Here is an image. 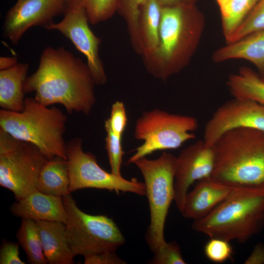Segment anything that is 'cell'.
<instances>
[{"instance_id":"obj_38","label":"cell","mask_w":264,"mask_h":264,"mask_svg":"<svg viewBox=\"0 0 264 264\" xmlns=\"http://www.w3.org/2000/svg\"><path fill=\"white\" fill-rule=\"evenodd\" d=\"M21 0H17V1H21Z\"/></svg>"},{"instance_id":"obj_27","label":"cell","mask_w":264,"mask_h":264,"mask_svg":"<svg viewBox=\"0 0 264 264\" xmlns=\"http://www.w3.org/2000/svg\"><path fill=\"white\" fill-rule=\"evenodd\" d=\"M264 29V0H259L244 21L226 42L232 43Z\"/></svg>"},{"instance_id":"obj_36","label":"cell","mask_w":264,"mask_h":264,"mask_svg":"<svg viewBox=\"0 0 264 264\" xmlns=\"http://www.w3.org/2000/svg\"><path fill=\"white\" fill-rule=\"evenodd\" d=\"M18 64V60L14 57H0V70L10 68Z\"/></svg>"},{"instance_id":"obj_4","label":"cell","mask_w":264,"mask_h":264,"mask_svg":"<svg viewBox=\"0 0 264 264\" xmlns=\"http://www.w3.org/2000/svg\"><path fill=\"white\" fill-rule=\"evenodd\" d=\"M264 224V189L234 190L192 229L211 238L244 242Z\"/></svg>"},{"instance_id":"obj_8","label":"cell","mask_w":264,"mask_h":264,"mask_svg":"<svg viewBox=\"0 0 264 264\" xmlns=\"http://www.w3.org/2000/svg\"><path fill=\"white\" fill-rule=\"evenodd\" d=\"M198 127L197 119L191 116L170 113L158 109L143 112L135 122L134 137L144 142L127 162L133 163L158 150L178 148L196 137L193 132Z\"/></svg>"},{"instance_id":"obj_17","label":"cell","mask_w":264,"mask_h":264,"mask_svg":"<svg viewBox=\"0 0 264 264\" xmlns=\"http://www.w3.org/2000/svg\"><path fill=\"white\" fill-rule=\"evenodd\" d=\"M217 63L231 59L247 60L264 76V29L252 33L217 49L212 54Z\"/></svg>"},{"instance_id":"obj_30","label":"cell","mask_w":264,"mask_h":264,"mask_svg":"<svg viewBox=\"0 0 264 264\" xmlns=\"http://www.w3.org/2000/svg\"><path fill=\"white\" fill-rule=\"evenodd\" d=\"M154 255L149 262L152 264H185L180 248L176 241L166 242L154 252Z\"/></svg>"},{"instance_id":"obj_2","label":"cell","mask_w":264,"mask_h":264,"mask_svg":"<svg viewBox=\"0 0 264 264\" xmlns=\"http://www.w3.org/2000/svg\"><path fill=\"white\" fill-rule=\"evenodd\" d=\"M204 25L196 5L162 7L157 45L141 55L148 72L162 81L180 72L195 53Z\"/></svg>"},{"instance_id":"obj_22","label":"cell","mask_w":264,"mask_h":264,"mask_svg":"<svg viewBox=\"0 0 264 264\" xmlns=\"http://www.w3.org/2000/svg\"><path fill=\"white\" fill-rule=\"evenodd\" d=\"M162 8L156 0H145L141 6L139 23L143 54L152 51L157 45Z\"/></svg>"},{"instance_id":"obj_35","label":"cell","mask_w":264,"mask_h":264,"mask_svg":"<svg viewBox=\"0 0 264 264\" xmlns=\"http://www.w3.org/2000/svg\"><path fill=\"white\" fill-rule=\"evenodd\" d=\"M162 7L196 5L198 0H156Z\"/></svg>"},{"instance_id":"obj_32","label":"cell","mask_w":264,"mask_h":264,"mask_svg":"<svg viewBox=\"0 0 264 264\" xmlns=\"http://www.w3.org/2000/svg\"><path fill=\"white\" fill-rule=\"evenodd\" d=\"M20 243L3 240L0 249V264H25L19 256Z\"/></svg>"},{"instance_id":"obj_21","label":"cell","mask_w":264,"mask_h":264,"mask_svg":"<svg viewBox=\"0 0 264 264\" xmlns=\"http://www.w3.org/2000/svg\"><path fill=\"white\" fill-rule=\"evenodd\" d=\"M226 86L234 97L264 105V80L251 68L241 67L237 73L229 76Z\"/></svg>"},{"instance_id":"obj_11","label":"cell","mask_w":264,"mask_h":264,"mask_svg":"<svg viewBox=\"0 0 264 264\" xmlns=\"http://www.w3.org/2000/svg\"><path fill=\"white\" fill-rule=\"evenodd\" d=\"M63 19L44 28L60 32L69 40L87 58V64L97 85H104L107 76L99 54L101 39L91 31L85 9L82 7L66 10Z\"/></svg>"},{"instance_id":"obj_12","label":"cell","mask_w":264,"mask_h":264,"mask_svg":"<svg viewBox=\"0 0 264 264\" xmlns=\"http://www.w3.org/2000/svg\"><path fill=\"white\" fill-rule=\"evenodd\" d=\"M240 128L264 132V105L251 99L235 97L226 101L206 123L203 140L212 147L223 133Z\"/></svg>"},{"instance_id":"obj_3","label":"cell","mask_w":264,"mask_h":264,"mask_svg":"<svg viewBox=\"0 0 264 264\" xmlns=\"http://www.w3.org/2000/svg\"><path fill=\"white\" fill-rule=\"evenodd\" d=\"M210 177L235 190L264 189V132L240 128L223 133L213 146Z\"/></svg>"},{"instance_id":"obj_9","label":"cell","mask_w":264,"mask_h":264,"mask_svg":"<svg viewBox=\"0 0 264 264\" xmlns=\"http://www.w3.org/2000/svg\"><path fill=\"white\" fill-rule=\"evenodd\" d=\"M48 159L32 143L0 128V185L17 200L37 190L40 172Z\"/></svg>"},{"instance_id":"obj_16","label":"cell","mask_w":264,"mask_h":264,"mask_svg":"<svg viewBox=\"0 0 264 264\" xmlns=\"http://www.w3.org/2000/svg\"><path fill=\"white\" fill-rule=\"evenodd\" d=\"M234 190L210 177L200 180L186 194L181 213L185 218L199 220L226 198Z\"/></svg>"},{"instance_id":"obj_37","label":"cell","mask_w":264,"mask_h":264,"mask_svg":"<svg viewBox=\"0 0 264 264\" xmlns=\"http://www.w3.org/2000/svg\"><path fill=\"white\" fill-rule=\"evenodd\" d=\"M229 0H216L220 8L224 5Z\"/></svg>"},{"instance_id":"obj_34","label":"cell","mask_w":264,"mask_h":264,"mask_svg":"<svg viewBox=\"0 0 264 264\" xmlns=\"http://www.w3.org/2000/svg\"><path fill=\"white\" fill-rule=\"evenodd\" d=\"M244 264H264V244L261 242L257 243Z\"/></svg>"},{"instance_id":"obj_20","label":"cell","mask_w":264,"mask_h":264,"mask_svg":"<svg viewBox=\"0 0 264 264\" xmlns=\"http://www.w3.org/2000/svg\"><path fill=\"white\" fill-rule=\"evenodd\" d=\"M67 160L60 157L48 159L38 178L37 189L44 194L63 197L70 194Z\"/></svg>"},{"instance_id":"obj_10","label":"cell","mask_w":264,"mask_h":264,"mask_svg":"<svg viewBox=\"0 0 264 264\" xmlns=\"http://www.w3.org/2000/svg\"><path fill=\"white\" fill-rule=\"evenodd\" d=\"M82 145L80 137L66 143L70 193L79 189L95 188L145 196L144 182L135 178L128 180L106 171L98 165L94 154L83 151Z\"/></svg>"},{"instance_id":"obj_7","label":"cell","mask_w":264,"mask_h":264,"mask_svg":"<svg viewBox=\"0 0 264 264\" xmlns=\"http://www.w3.org/2000/svg\"><path fill=\"white\" fill-rule=\"evenodd\" d=\"M62 198L67 215L66 236L75 256L116 251L125 243V238L112 219L84 212L70 194Z\"/></svg>"},{"instance_id":"obj_33","label":"cell","mask_w":264,"mask_h":264,"mask_svg":"<svg viewBox=\"0 0 264 264\" xmlns=\"http://www.w3.org/2000/svg\"><path fill=\"white\" fill-rule=\"evenodd\" d=\"M84 258L85 264H123L126 263L117 256L116 251H107Z\"/></svg>"},{"instance_id":"obj_18","label":"cell","mask_w":264,"mask_h":264,"mask_svg":"<svg viewBox=\"0 0 264 264\" xmlns=\"http://www.w3.org/2000/svg\"><path fill=\"white\" fill-rule=\"evenodd\" d=\"M44 255L50 264H74V255L68 242L66 224L54 221L37 220Z\"/></svg>"},{"instance_id":"obj_15","label":"cell","mask_w":264,"mask_h":264,"mask_svg":"<svg viewBox=\"0 0 264 264\" xmlns=\"http://www.w3.org/2000/svg\"><path fill=\"white\" fill-rule=\"evenodd\" d=\"M10 210L13 215L22 219L59 221L65 224L67 221L62 197L48 195L38 190L13 203Z\"/></svg>"},{"instance_id":"obj_26","label":"cell","mask_w":264,"mask_h":264,"mask_svg":"<svg viewBox=\"0 0 264 264\" xmlns=\"http://www.w3.org/2000/svg\"><path fill=\"white\" fill-rule=\"evenodd\" d=\"M66 9L84 8L89 23L96 24L111 18L117 11V0H64Z\"/></svg>"},{"instance_id":"obj_19","label":"cell","mask_w":264,"mask_h":264,"mask_svg":"<svg viewBox=\"0 0 264 264\" xmlns=\"http://www.w3.org/2000/svg\"><path fill=\"white\" fill-rule=\"evenodd\" d=\"M28 65L18 63L0 70V106L1 109L21 112L24 106L23 84L27 78Z\"/></svg>"},{"instance_id":"obj_24","label":"cell","mask_w":264,"mask_h":264,"mask_svg":"<svg viewBox=\"0 0 264 264\" xmlns=\"http://www.w3.org/2000/svg\"><path fill=\"white\" fill-rule=\"evenodd\" d=\"M259 0H229L220 8L226 42L241 25Z\"/></svg>"},{"instance_id":"obj_1","label":"cell","mask_w":264,"mask_h":264,"mask_svg":"<svg viewBox=\"0 0 264 264\" xmlns=\"http://www.w3.org/2000/svg\"><path fill=\"white\" fill-rule=\"evenodd\" d=\"M95 83L87 64L63 47H46L37 70L27 77L25 93L35 92L34 98L48 107L63 105L69 113L88 115L96 99Z\"/></svg>"},{"instance_id":"obj_31","label":"cell","mask_w":264,"mask_h":264,"mask_svg":"<svg viewBox=\"0 0 264 264\" xmlns=\"http://www.w3.org/2000/svg\"><path fill=\"white\" fill-rule=\"evenodd\" d=\"M108 119L113 132L122 137L128 122L125 107L122 102L117 101L112 105L110 117Z\"/></svg>"},{"instance_id":"obj_14","label":"cell","mask_w":264,"mask_h":264,"mask_svg":"<svg viewBox=\"0 0 264 264\" xmlns=\"http://www.w3.org/2000/svg\"><path fill=\"white\" fill-rule=\"evenodd\" d=\"M213 147L198 140L184 149L177 157L174 179V201L181 212L190 187L196 181L209 177L214 166Z\"/></svg>"},{"instance_id":"obj_13","label":"cell","mask_w":264,"mask_h":264,"mask_svg":"<svg viewBox=\"0 0 264 264\" xmlns=\"http://www.w3.org/2000/svg\"><path fill=\"white\" fill-rule=\"evenodd\" d=\"M66 9L64 0H22L9 10L3 23L5 37L16 45L24 33L35 26L45 28Z\"/></svg>"},{"instance_id":"obj_29","label":"cell","mask_w":264,"mask_h":264,"mask_svg":"<svg viewBox=\"0 0 264 264\" xmlns=\"http://www.w3.org/2000/svg\"><path fill=\"white\" fill-rule=\"evenodd\" d=\"M204 252L208 259L216 263L231 259L233 253L229 241L217 238H211L204 246Z\"/></svg>"},{"instance_id":"obj_25","label":"cell","mask_w":264,"mask_h":264,"mask_svg":"<svg viewBox=\"0 0 264 264\" xmlns=\"http://www.w3.org/2000/svg\"><path fill=\"white\" fill-rule=\"evenodd\" d=\"M145 0H117V11L124 19L133 49L142 55L143 45L139 29V13Z\"/></svg>"},{"instance_id":"obj_23","label":"cell","mask_w":264,"mask_h":264,"mask_svg":"<svg viewBox=\"0 0 264 264\" xmlns=\"http://www.w3.org/2000/svg\"><path fill=\"white\" fill-rule=\"evenodd\" d=\"M16 238L25 252L27 262L31 264H48L43 251L41 236L36 222L22 219Z\"/></svg>"},{"instance_id":"obj_5","label":"cell","mask_w":264,"mask_h":264,"mask_svg":"<svg viewBox=\"0 0 264 264\" xmlns=\"http://www.w3.org/2000/svg\"><path fill=\"white\" fill-rule=\"evenodd\" d=\"M66 121L60 109L49 108L34 97L25 99L21 112L0 110V128L15 138L33 144L48 159H67L64 138Z\"/></svg>"},{"instance_id":"obj_39","label":"cell","mask_w":264,"mask_h":264,"mask_svg":"<svg viewBox=\"0 0 264 264\" xmlns=\"http://www.w3.org/2000/svg\"><path fill=\"white\" fill-rule=\"evenodd\" d=\"M263 78V79H264V78Z\"/></svg>"},{"instance_id":"obj_6","label":"cell","mask_w":264,"mask_h":264,"mask_svg":"<svg viewBox=\"0 0 264 264\" xmlns=\"http://www.w3.org/2000/svg\"><path fill=\"white\" fill-rule=\"evenodd\" d=\"M134 164L144 179L146 195L149 202L150 222L146 231L147 242L154 252L166 242L164 226L169 209L174 200V179L177 157L163 152L157 159L143 157Z\"/></svg>"},{"instance_id":"obj_28","label":"cell","mask_w":264,"mask_h":264,"mask_svg":"<svg viewBox=\"0 0 264 264\" xmlns=\"http://www.w3.org/2000/svg\"><path fill=\"white\" fill-rule=\"evenodd\" d=\"M107 133L106 149L107 152L111 173L121 176V168L124 152L122 145V137L115 134L112 131L108 118L105 121Z\"/></svg>"}]
</instances>
